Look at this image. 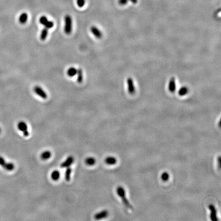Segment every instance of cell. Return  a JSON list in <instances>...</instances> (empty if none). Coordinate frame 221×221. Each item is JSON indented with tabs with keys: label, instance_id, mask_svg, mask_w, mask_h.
Listing matches in <instances>:
<instances>
[{
	"label": "cell",
	"instance_id": "484cf974",
	"mask_svg": "<svg viewBox=\"0 0 221 221\" xmlns=\"http://www.w3.org/2000/svg\"><path fill=\"white\" fill-rule=\"evenodd\" d=\"M128 1H129L128 0H119L118 3L120 5H125L128 2Z\"/></svg>",
	"mask_w": 221,
	"mask_h": 221
},
{
	"label": "cell",
	"instance_id": "f1b7e54d",
	"mask_svg": "<svg viewBox=\"0 0 221 221\" xmlns=\"http://www.w3.org/2000/svg\"><path fill=\"white\" fill-rule=\"evenodd\" d=\"M1 129H0V133H1Z\"/></svg>",
	"mask_w": 221,
	"mask_h": 221
},
{
	"label": "cell",
	"instance_id": "4fadbf2b",
	"mask_svg": "<svg viewBox=\"0 0 221 221\" xmlns=\"http://www.w3.org/2000/svg\"><path fill=\"white\" fill-rule=\"evenodd\" d=\"M72 172V169L70 167H67L66 172H65V174H64V178L66 181H69L70 180L71 174Z\"/></svg>",
	"mask_w": 221,
	"mask_h": 221
},
{
	"label": "cell",
	"instance_id": "52a82bcc",
	"mask_svg": "<svg viewBox=\"0 0 221 221\" xmlns=\"http://www.w3.org/2000/svg\"><path fill=\"white\" fill-rule=\"evenodd\" d=\"M74 158L72 156L68 157L67 158V159L60 164V167L61 168H67V167H70L72 165V163L74 162Z\"/></svg>",
	"mask_w": 221,
	"mask_h": 221
},
{
	"label": "cell",
	"instance_id": "9a60e30c",
	"mask_svg": "<svg viewBox=\"0 0 221 221\" xmlns=\"http://www.w3.org/2000/svg\"><path fill=\"white\" fill-rule=\"evenodd\" d=\"M127 83H128V86H129V91L130 93H133L135 92V87H134L133 81L132 80V79L129 78L127 80Z\"/></svg>",
	"mask_w": 221,
	"mask_h": 221
},
{
	"label": "cell",
	"instance_id": "2e32d148",
	"mask_svg": "<svg viewBox=\"0 0 221 221\" xmlns=\"http://www.w3.org/2000/svg\"><path fill=\"white\" fill-rule=\"evenodd\" d=\"M96 163V159L93 157H88L85 160V163L89 166L94 165Z\"/></svg>",
	"mask_w": 221,
	"mask_h": 221
},
{
	"label": "cell",
	"instance_id": "7a4b0ae2",
	"mask_svg": "<svg viewBox=\"0 0 221 221\" xmlns=\"http://www.w3.org/2000/svg\"><path fill=\"white\" fill-rule=\"evenodd\" d=\"M72 30V19L70 15L64 17V31L66 34H70Z\"/></svg>",
	"mask_w": 221,
	"mask_h": 221
},
{
	"label": "cell",
	"instance_id": "3957f363",
	"mask_svg": "<svg viewBox=\"0 0 221 221\" xmlns=\"http://www.w3.org/2000/svg\"><path fill=\"white\" fill-rule=\"evenodd\" d=\"M0 165L8 171H11L14 169V165L12 163L6 162L2 157L0 156Z\"/></svg>",
	"mask_w": 221,
	"mask_h": 221
},
{
	"label": "cell",
	"instance_id": "5b68a950",
	"mask_svg": "<svg viewBox=\"0 0 221 221\" xmlns=\"http://www.w3.org/2000/svg\"><path fill=\"white\" fill-rule=\"evenodd\" d=\"M208 208L210 211V219L212 221H218V217H217V211L215 206L212 204H210L208 206Z\"/></svg>",
	"mask_w": 221,
	"mask_h": 221
},
{
	"label": "cell",
	"instance_id": "7402d4cb",
	"mask_svg": "<svg viewBox=\"0 0 221 221\" xmlns=\"http://www.w3.org/2000/svg\"><path fill=\"white\" fill-rule=\"evenodd\" d=\"M169 178V173H167L166 172H164L161 175V179L164 182H166L168 181Z\"/></svg>",
	"mask_w": 221,
	"mask_h": 221
},
{
	"label": "cell",
	"instance_id": "4316f807",
	"mask_svg": "<svg viewBox=\"0 0 221 221\" xmlns=\"http://www.w3.org/2000/svg\"><path fill=\"white\" fill-rule=\"evenodd\" d=\"M218 166H219V169H221V157L220 156L218 157Z\"/></svg>",
	"mask_w": 221,
	"mask_h": 221
},
{
	"label": "cell",
	"instance_id": "44dd1931",
	"mask_svg": "<svg viewBox=\"0 0 221 221\" xmlns=\"http://www.w3.org/2000/svg\"><path fill=\"white\" fill-rule=\"evenodd\" d=\"M39 21H40V23H41V25H43L45 26L47 24L48 22L49 21V20H48L47 17L46 16H44V15H43V16H41V17H40Z\"/></svg>",
	"mask_w": 221,
	"mask_h": 221
},
{
	"label": "cell",
	"instance_id": "83f0119b",
	"mask_svg": "<svg viewBox=\"0 0 221 221\" xmlns=\"http://www.w3.org/2000/svg\"><path fill=\"white\" fill-rule=\"evenodd\" d=\"M129 1V0H128ZM130 1H132L133 3H136L137 2V0H130Z\"/></svg>",
	"mask_w": 221,
	"mask_h": 221
},
{
	"label": "cell",
	"instance_id": "8fae6325",
	"mask_svg": "<svg viewBox=\"0 0 221 221\" xmlns=\"http://www.w3.org/2000/svg\"><path fill=\"white\" fill-rule=\"evenodd\" d=\"M28 20V14H27L24 12L23 14H21L19 17L18 18V21L21 24H24L27 22Z\"/></svg>",
	"mask_w": 221,
	"mask_h": 221
},
{
	"label": "cell",
	"instance_id": "9c48e42d",
	"mask_svg": "<svg viewBox=\"0 0 221 221\" xmlns=\"http://www.w3.org/2000/svg\"><path fill=\"white\" fill-rule=\"evenodd\" d=\"M91 31L92 33L96 38H101L103 36V34L98 28L95 26H92L91 28Z\"/></svg>",
	"mask_w": 221,
	"mask_h": 221
},
{
	"label": "cell",
	"instance_id": "cb8c5ba5",
	"mask_svg": "<svg viewBox=\"0 0 221 221\" xmlns=\"http://www.w3.org/2000/svg\"><path fill=\"white\" fill-rule=\"evenodd\" d=\"M85 4V0H77V5L79 7H83Z\"/></svg>",
	"mask_w": 221,
	"mask_h": 221
},
{
	"label": "cell",
	"instance_id": "5bb4252c",
	"mask_svg": "<svg viewBox=\"0 0 221 221\" xmlns=\"http://www.w3.org/2000/svg\"><path fill=\"white\" fill-rule=\"evenodd\" d=\"M77 81L78 83H81L83 80V72L81 69H78L77 70Z\"/></svg>",
	"mask_w": 221,
	"mask_h": 221
},
{
	"label": "cell",
	"instance_id": "ffe728a7",
	"mask_svg": "<svg viewBox=\"0 0 221 221\" xmlns=\"http://www.w3.org/2000/svg\"><path fill=\"white\" fill-rule=\"evenodd\" d=\"M176 89V83H175V80L173 78H172L170 80V83L169 84V90L171 92H173Z\"/></svg>",
	"mask_w": 221,
	"mask_h": 221
},
{
	"label": "cell",
	"instance_id": "8992f818",
	"mask_svg": "<svg viewBox=\"0 0 221 221\" xmlns=\"http://www.w3.org/2000/svg\"><path fill=\"white\" fill-rule=\"evenodd\" d=\"M34 91L37 95L43 99H46L47 98V94L46 93V92L39 86H35V87H34Z\"/></svg>",
	"mask_w": 221,
	"mask_h": 221
},
{
	"label": "cell",
	"instance_id": "603a6c76",
	"mask_svg": "<svg viewBox=\"0 0 221 221\" xmlns=\"http://www.w3.org/2000/svg\"><path fill=\"white\" fill-rule=\"evenodd\" d=\"M187 92H188V89H187V87H183L181 89H180L179 91V94L180 96H183V95H186Z\"/></svg>",
	"mask_w": 221,
	"mask_h": 221
},
{
	"label": "cell",
	"instance_id": "e0dca14e",
	"mask_svg": "<svg viewBox=\"0 0 221 221\" xmlns=\"http://www.w3.org/2000/svg\"><path fill=\"white\" fill-rule=\"evenodd\" d=\"M48 34V29L45 27L44 29L41 31V33L40 35V38L42 41H44L46 40Z\"/></svg>",
	"mask_w": 221,
	"mask_h": 221
},
{
	"label": "cell",
	"instance_id": "ac0fdd59",
	"mask_svg": "<svg viewBox=\"0 0 221 221\" xmlns=\"http://www.w3.org/2000/svg\"><path fill=\"white\" fill-rule=\"evenodd\" d=\"M60 177V173L58 170H54L51 173V178L54 181H57Z\"/></svg>",
	"mask_w": 221,
	"mask_h": 221
},
{
	"label": "cell",
	"instance_id": "d4e9b609",
	"mask_svg": "<svg viewBox=\"0 0 221 221\" xmlns=\"http://www.w3.org/2000/svg\"><path fill=\"white\" fill-rule=\"evenodd\" d=\"M54 26V23L52 21H49L48 22L47 24L45 26V27L47 29H51Z\"/></svg>",
	"mask_w": 221,
	"mask_h": 221
},
{
	"label": "cell",
	"instance_id": "30bf717a",
	"mask_svg": "<svg viewBox=\"0 0 221 221\" xmlns=\"http://www.w3.org/2000/svg\"><path fill=\"white\" fill-rule=\"evenodd\" d=\"M105 162L108 165H115L117 163L116 158L114 157H107L105 159Z\"/></svg>",
	"mask_w": 221,
	"mask_h": 221
},
{
	"label": "cell",
	"instance_id": "6da1fadb",
	"mask_svg": "<svg viewBox=\"0 0 221 221\" xmlns=\"http://www.w3.org/2000/svg\"><path fill=\"white\" fill-rule=\"evenodd\" d=\"M117 193L121 198L124 205L129 209L132 210L133 209V206L130 204V203L129 202V200H127V198H126V192H125V190L123 188V187H122V186H118L117 188Z\"/></svg>",
	"mask_w": 221,
	"mask_h": 221
},
{
	"label": "cell",
	"instance_id": "277c9868",
	"mask_svg": "<svg viewBox=\"0 0 221 221\" xmlns=\"http://www.w3.org/2000/svg\"><path fill=\"white\" fill-rule=\"evenodd\" d=\"M18 130L23 132V135L25 137H28L29 135V133L28 131L27 125L24 121H20L17 124Z\"/></svg>",
	"mask_w": 221,
	"mask_h": 221
},
{
	"label": "cell",
	"instance_id": "ba28073f",
	"mask_svg": "<svg viewBox=\"0 0 221 221\" xmlns=\"http://www.w3.org/2000/svg\"><path fill=\"white\" fill-rule=\"evenodd\" d=\"M109 215V212L107 210H104L98 212V213H96V215H94V218L95 219H104V218L107 217Z\"/></svg>",
	"mask_w": 221,
	"mask_h": 221
},
{
	"label": "cell",
	"instance_id": "7c38bea8",
	"mask_svg": "<svg viewBox=\"0 0 221 221\" xmlns=\"http://www.w3.org/2000/svg\"><path fill=\"white\" fill-rule=\"evenodd\" d=\"M51 157V153L50 151H48V150L45 151V152L42 153L41 155V158L43 160H46L50 158Z\"/></svg>",
	"mask_w": 221,
	"mask_h": 221
},
{
	"label": "cell",
	"instance_id": "d6986e66",
	"mask_svg": "<svg viewBox=\"0 0 221 221\" xmlns=\"http://www.w3.org/2000/svg\"><path fill=\"white\" fill-rule=\"evenodd\" d=\"M77 70L75 68L71 67L67 71V74L69 77H73L76 75Z\"/></svg>",
	"mask_w": 221,
	"mask_h": 221
}]
</instances>
